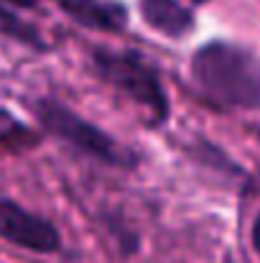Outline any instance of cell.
Segmentation results:
<instances>
[{
  "label": "cell",
  "mask_w": 260,
  "mask_h": 263,
  "mask_svg": "<svg viewBox=\"0 0 260 263\" xmlns=\"http://www.w3.org/2000/svg\"><path fill=\"white\" fill-rule=\"evenodd\" d=\"M0 31L8 33V36H13V39H18V41H26V44H31V46H44L41 39H38V33H36L33 28H28L23 21H18L15 15L5 13L3 8H0Z\"/></svg>",
  "instance_id": "7"
},
{
  "label": "cell",
  "mask_w": 260,
  "mask_h": 263,
  "mask_svg": "<svg viewBox=\"0 0 260 263\" xmlns=\"http://www.w3.org/2000/svg\"><path fill=\"white\" fill-rule=\"evenodd\" d=\"M141 15L153 31L169 39H181L194 31V13L178 0H141Z\"/></svg>",
  "instance_id": "6"
},
{
  "label": "cell",
  "mask_w": 260,
  "mask_h": 263,
  "mask_svg": "<svg viewBox=\"0 0 260 263\" xmlns=\"http://www.w3.org/2000/svg\"><path fill=\"white\" fill-rule=\"evenodd\" d=\"M0 235L36 253H54L62 243L59 230L51 222L23 210L10 199H0Z\"/></svg>",
  "instance_id": "4"
},
{
  "label": "cell",
  "mask_w": 260,
  "mask_h": 263,
  "mask_svg": "<svg viewBox=\"0 0 260 263\" xmlns=\"http://www.w3.org/2000/svg\"><path fill=\"white\" fill-rule=\"evenodd\" d=\"M191 77L202 95L225 107H260V59L240 44L209 41L191 57Z\"/></svg>",
  "instance_id": "1"
},
{
  "label": "cell",
  "mask_w": 260,
  "mask_h": 263,
  "mask_svg": "<svg viewBox=\"0 0 260 263\" xmlns=\"http://www.w3.org/2000/svg\"><path fill=\"white\" fill-rule=\"evenodd\" d=\"M33 112H36L38 123L46 128V133L69 143L79 154L97 159V161H105V164H117V166L123 164L120 146L105 130L92 125L89 120L77 115L74 110H69L67 105H62L56 100H38L33 105Z\"/></svg>",
  "instance_id": "3"
},
{
  "label": "cell",
  "mask_w": 260,
  "mask_h": 263,
  "mask_svg": "<svg viewBox=\"0 0 260 263\" xmlns=\"http://www.w3.org/2000/svg\"><path fill=\"white\" fill-rule=\"evenodd\" d=\"M92 67L102 82L141 105L151 125H161L169 118V97L161 85L158 69L135 51H105L92 54Z\"/></svg>",
  "instance_id": "2"
},
{
  "label": "cell",
  "mask_w": 260,
  "mask_h": 263,
  "mask_svg": "<svg viewBox=\"0 0 260 263\" xmlns=\"http://www.w3.org/2000/svg\"><path fill=\"white\" fill-rule=\"evenodd\" d=\"M196 3H202V0H196Z\"/></svg>",
  "instance_id": "10"
},
{
  "label": "cell",
  "mask_w": 260,
  "mask_h": 263,
  "mask_svg": "<svg viewBox=\"0 0 260 263\" xmlns=\"http://www.w3.org/2000/svg\"><path fill=\"white\" fill-rule=\"evenodd\" d=\"M253 246H255V251L260 253V215H258V220H255V225H253Z\"/></svg>",
  "instance_id": "8"
},
{
  "label": "cell",
  "mask_w": 260,
  "mask_h": 263,
  "mask_svg": "<svg viewBox=\"0 0 260 263\" xmlns=\"http://www.w3.org/2000/svg\"><path fill=\"white\" fill-rule=\"evenodd\" d=\"M59 5L74 23L92 31L117 33L128 23V10L117 0H59Z\"/></svg>",
  "instance_id": "5"
},
{
  "label": "cell",
  "mask_w": 260,
  "mask_h": 263,
  "mask_svg": "<svg viewBox=\"0 0 260 263\" xmlns=\"http://www.w3.org/2000/svg\"><path fill=\"white\" fill-rule=\"evenodd\" d=\"M8 3H13V5H21V8H33L38 0H8Z\"/></svg>",
  "instance_id": "9"
}]
</instances>
